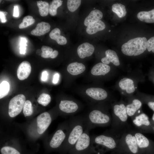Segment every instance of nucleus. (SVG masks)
I'll use <instances>...</instances> for the list:
<instances>
[{"label": "nucleus", "mask_w": 154, "mask_h": 154, "mask_svg": "<svg viewBox=\"0 0 154 154\" xmlns=\"http://www.w3.org/2000/svg\"><path fill=\"white\" fill-rule=\"evenodd\" d=\"M141 105L142 103L139 100L134 99L131 104L127 105L126 107L127 115L129 116H133Z\"/></svg>", "instance_id": "nucleus-24"}, {"label": "nucleus", "mask_w": 154, "mask_h": 154, "mask_svg": "<svg viewBox=\"0 0 154 154\" xmlns=\"http://www.w3.org/2000/svg\"><path fill=\"white\" fill-rule=\"evenodd\" d=\"M51 100L50 96L46 93L41 94L38 98L37 101L38 103L43 106H46L49 104Z\"/></svg>", "instance_id": "nucleus-31"}, {"label": "nucleus", "mask_w": 154, "mask_h": 154, "mask_svg": "<svg viewBox=\"0 0 154 154\" xmlns=\"http://www.w3.org/2000/svg\"><path fill=\"white\" fill-rule=\"evenodd\" d=\"M110 70V66L102 62H100L95 64L91 71L92 74L94 76L105 75Z\"/></svg>", "instance_id": "nucleus-16"}, {"label": "nucleus", "mask_w": 154, "mask_h": 154, "mask_svg": "<svg viewBox=\"0 0 154 154\" xmlns=\"http://www.w3.org/2000/svg\"><path fill=\"white\" fill-rule=\"evenodd\" d=\"M52 118L48 112H43L39 115L37 117V131L39 134L44 133L50 124Z\"/></svg>", "instance_id": "nucleus-8"}, {"label": "nucleus", "mask_w": 154, "mask_h": 154, "mask_svg": "<svg viewBox=\"0 0 154 154\" xmlns=\"http://www.w3.org/2000/svg\"><path fill=\"white\" fill-rule=\"evenodd\" d=\"M105 54L106 56L102 58L101 60L102 63L108 65L111 62L116 66L120 65V63L119 58L115 51L109 49L106 51Z\"/></svg>", "instance_id": "nucleus-13"}, {"label": "nucleus", "mask_w": 154, "mask_h": 154, "mask_svg": "<svg viewBox=\"0 0 154 154\" xmlns=\"http://www.w3.org/2000/svg\"><path fill=\"white\" fill-rule=\"evenodd\" d=\"M23 113L25 117L31 115L33 113L32 104L29 100L25 102L23 108Z\"/></svg>", "instance_id": "nucleus-32"}, {"label": "nucleus", "mask_w": 154, "mask_h": 154, "mask_svg": "<svg viewBox=\"0 0 154 154\" xmlns=\"http://www.w3.org/2000/svg\"><path fill=\"white\" fill-rule=\"evenodd\" d=\"M133 122L138 126H140L142 125L148 126L150 124L148 116L144 113L136 117L135 119L133 120Z\"/></svg>", "instance_id": "nucleus-25"}, {"label": "nucleus", "mask_w": 154, "mask_h": 154, "mask_svg": "<svg viewBox=\"0 0 154 154\" xmlns=\"http://www.w3.org/2000/svg\"><path fill=\"white\" fill-rule=\"evenodd\" d=\"M114 114L122 121L125 122L127 118L126 107L123 104L115 105L113 108Z\"/></svg>", "instance_id": "nucleus-20"}, {"label": "nucleus", "mask_w": 154, "mask_h": 154, "mask_svg": "<svg viewBox=\"0 0 154 154\" xmlns=\"http://www.w3.org/2000/svg\"><path fill=\"white\" fill-rule=\"evenodd\" d=\"M67 71L72 75H77L84 72L86 67L83 64L77 62L70 64L67 67Z\"/></svg>", "instance_id": "nucleus-17"}, {"label": "nucleus", "mask_w": 154, "mask_h": 154, "mask_svg": "<svg viewBox=\"0 0 154 154\" xmlns=\"http://www.w3.org/2000/svg\"></svg>", "instance_id": "nucleus-48"}, {"label": "nucleus", "mask_w": 154, "mask_h": 154, "mask_svg": "<svg viewBox=\"0 0 154 154\" xmlns=\"http://www.w3.org/2000/svg\"><path fill=\"white\" fill-rule=\"evenodd\" d=\"M60 29L56 28L50 32L49 36L51 39L56 41L58 44H65L67 42V40L65 37L60 35Z\"/></svg>", "instance_id": "nucleus-22"}, {"label": "nucleus", "mask_w": 154, "mask_h": 154, "mask_svg": "<svg viewBox=\"0 0 154 154\" xmlns=\"http://www.w3.org/2000/svg\"><path fill=\"white\" fill-rule=\"evenodd\" d=\"M42 52L41 50L40 49H38L36 51V54L39 56L41 55Z\"/></svg>", "instance_id": "nucleus-46"}, {"label": "nucleus", "mask_w": 154, "mask_h": 154, "mask_svg": "<svg viewBox=\"0 0 154 154\" xmlns=\"http://www.w3.org/2000/svg\"><path fill=\"white\" fill-rule=\"evenodd\" d=\"M78 104L73 100H61L59 104L60 110L65 114L70 115L76 112L79 109Z\"/></svg>", "instance_id": "nucleus-9"}, {"label": "nucleus", "mask_w": 154, "mask_h": 154, "mask_svg": "<svg viewBox=\"0 0 154 154\" xmlns=\"http://www.w3.org/2000/svg\"><path fill=\"white\" fill-rule=\"evenodd\" d=\"M58 54V52L57 50H55L52 52L50 58H56Z\"/></svg>", "instance_id": "nucleus-43"}, {"label": "nucleus", "mask_w": 154, "mask_h": 154, "mask_svg": "<svg viewBox=\"0 0 154 154\" xmlns=\"http://www.w3.org/2000/svg\"><path fill=\"white\" fill-rule=\"evenodd\" d=\"M27 40L25 38L23 37L21 38L20 43V46H26L27 45Z\"/></svg>", "instance_id": "nucleus-41"}, {"label": "nucleus", "mask_w": 154, "mask_h": 154, "mask_svg": "<svg viewBox=\"0 0 154 154\" xmlns=\"http://www.w3.org/2000/svg\"><path fill=\"white\" fill-rule=\"evenodd\" d=\"M62 3L61 0H53L52 1L49 6V13L52 16H54L57 14V9L60 6Z\"/></svg>", "instance_id": "nucleus-29"}, {"label": "nucleus", "mask_w": 154, "mask_h": 154, "mask_svg": "<svg viewBox=\"0 0 154 154\" xmlns=\"http://www.w3.org/2000/svg\"><path fill=\"white\" fill-rule=\"evenodd\" d=\"M35 22V20L32 16L28 15L23 18L22 22L19 25V27L20 29L24 28L33 24Z\"/></svg>", "instance_id": "nucleus-33"}, {"label": "nucleus", "mask_w": 154, "mask_h": 154, "mask_svg": "<svg viewBox=\"0 0 154 154\" xmlns=\"http://www.w3.org/2000/svg\"><path fill=\"white\" fill-rule=\"evenodd\" d=\"M118 84L120 88L127 94L132 93L135 90L134 82L130 78H124L119 81Z\"/></svg>", "instance_id": "nucleus-14"}, {"label": "nucleus", "mask_w": 154, "mask_h": 154, "mask_svg": "<svg viewBox=\"0 0 154 154\" xmlns=\"http://www.w3.org/2000/svg\"><path fill=\"white\" fill-rule=\"evenodd\" d=\"M147 104L149 107L154 111V102H149Z\"/></svg>", "instance_id": "nucleus-45"}, {"label": "nucleus", "mask_w": 154, "mask_h": 154, "mask_svg": "<svg viewBox=\"0 0 154 154\" xmlns=\"http://www.w3.org/2000/svg\"><path fill=\"white\" fill-rule=\"evenodd\" d=\"M140 21L147 23H154V9L149 11H141L137 15Z\"/></svg>", "instance_id": "nucleus-21"}, {"label": "nucleus", "mask_w": 154, "mask_h": 154, "mask_svg": "<svg viewBox=\"0 0 154 154\" xmlns=\"http://www.w3.org/2000/svg\"><path fill=\"white\" fill-rule=\"evenodd\" d=\"M106 25L104 22L100 20L92 23L87 27L86 31L89 34H95L104 29Z\"/></svg>", "instance_id": "nucleus-19"}, {"label": "nucleus", "mask_w": 154, "mask_h": 154, "mask_svg": "<svg viewBox=\"0 0 154 154\" xmlns=\"http://www.w3.org/2000/svg\"><path fill=\"white\" fill-rule=\"evenodd\" d=\"M152 118L153 120L154 121V113L153 114V116Z\"/></svg>", "instance_id": "nucleus-47"}, {"label": "nucleus", "mask_w": 154, "mask_h": 154, "mask_svg": "<svg viewBox=\"0 0 154 154\" xmlns=\"http://www.w3.org/2000/svg\"><path fill=\"white\" fill-rule=\"evenodd\" d=\"M103 16V13L100 11L98 9L92 10L85 19L84 24L87 27L92 23L100 20Z\"/></svg>", "instance_id": "nucleus-18"}, {"label": "nucleus", "mask_w": 154, "mask_h": 154, "mask_svg": "<svg viewBox=\"0 0 154 154\" xmlns=\"http://www.w3.org/2000/svg\"><path fill=\"white\" fill-rule=\"evenodd\" d=\"M25 101V97L22 94L17 95L12 98L9 104V116L14 117L19 114L23 109Z\"/></svg>", "instance_id": "nucleus-5"}, {"label": "nucleus", "mask_w": 154, "mask_h": 154, "mask_svg": "<svg viewBox=\"0 0 154 154\" xmlns=\"http://www.w3.org/2000/svg\"><path fill=\"white\" fill-rule=\"evenodd\" d=\"M0 151L1 154H21L15 148L8 146L3 147L1 149Z\"/></svg>", "instance_id": "nucleus-35"}, {"label": "nucleus", "mask_w": 154, "mask_h": 154, "mask_svg": "<svg viewBox=\"0 0 154 154\" xmlns=\"http://www.w3.org/2000/svg\"><path fill=\"white\" fill-rule=\"evenodd\" d=\"M41 50L42 52L41 56V57L44 58L50 57L53 51L52 48L47 46H43L41 48Z\"/></svg>", "instance_id": "nucleus-36"}, {"label": "nucleus", "mask_w": 154, "mask_h": 154, "mask_svg": "<svg viewBox=\"0 0 154 154\" xmlns=\"http://www.w3.org/2000/svg\"><path fill=\"white\" fill-rule=\"evenodd\" d=\"M19 15V8L17 5L14 6L13 16L15 17H18Z\"/></svg>", "instance_id": "nucleus-39"}, {"label": "nucleus", "mask_w": 154, "mask_h": 154, "mask_svg": "<svg viewBox=\"0 0 154 154\" xmlns=\"http://www.w3.org/2000/svg\"><path fill=\"white\" fill-rule=\"evenodd\" d=\"M31 66L30 63L27 61L22 62L19 65L17 70V76L20 80L27 78L31 72Z\"/></svg>", "instance_id": "nucleus-11"}, {"label": "nucleus", "mask_w": 154, "mask_h": 154, "mask_svg": "<svg viewBox=\"0 0 154 154\" xmlns=\"http://www.w3.org/2000/svg\"><path fill=\"white\" fill-rule=\"evenodd\" d=\"M37 2L40 15L42 17L47 15L49 13V3L46 1H37Z\"/></svg>", "instance_id": "nucleus-28"}, {"label": "nucleus", "mask_w": 154, "mask_h": 154, "mask_svg": "<svg viewBox=\"0 0 154 154\" xmlns=\"http://www.w3.org/2000/svg\"><path fill=\"white\" fill-rule=\"evenodd\" d=\"M10 85L7 81H4L0 84V98L7 96L9 91Z\"/></svg>", "instance_id": "nucleus-30"}, {"label": "nucleus", "mask_w": 154, "mask_h": 154, "mask_svg": "<svg viewBox=\"0 0 154 154\" xmlns=\"http://www.w3.org/2000/svg\"><path fill=\"white\" fill-rule=\"evenodd\" d=\"M138 146L140 148H146L149 145L148 139L142 134L137 133L135 134Z\"/></svg>", "instance_id": "nucleus-27"}, {"label": "nucleus", "mask_w": 154, "mask_h": 154, "mask_svg": "<svg viewBox=\"0 0 154 154\" xmlns=\"http://www.w3.org/2000/svg\"><path fill=\"white\" fill-rule=\"evenodd\" d=\"M91 141L93 145H101L110 149H114L116 143L112 137L105 135H93L91 136Z\"/></svg>", "instance_id": "nucleus-7"}, {"label": "nucleus", "mask_w": 154, "mask_h": 154, "mask_svg": "<svg viewBox=\"0 0 154 154\" xmlns=\"http://www.w3.org/2000/svg\"><path fill=\"white\" fill-rule=\"evenodd\" d=\"M69 154H94V150L89 131L85 129L74 146L68 152Z\"/></svg>", "instance_id": "nucleus-4"}, {"label": "nucleus", "mask_w": 154, "mask_h": 154, "mask_svg": "<svg viewBox=\"0 0 154 154\" xmlns=\"http://www.w3.org/2000/svg\"><path fill=\"white\" fill-rule=\"evenodd\" d=\"M48 76V74L47 72L44 71L42 73L41 79L42 81H46L47 79Z\"/></svg>", "instance_id": "nucleus-40"}, {"label": "nucleus", "mask_w": 154, "mask_h": 154, "mask_svg": "<svg viewBox=\"0 0 154 154\" xmlns=\"http://www.w3.org/2000/svg\"><path fill=\"white\" fill-rule=\"evenodd\" d=\"M86 94L92 99L96 100L101 101L106 99L108 93L104 89L98 88H91L86 91Z\"/></svg>", "instance_id": "nucleus-10"}, {"label": "nucleus", "mask_w": 154, "mask_h": 154, "mask_svg": "<svg viewBox=\"0 0 154 154\" xmlns=\"http://www.w3.org/2000/svg\"><path fill=\"white\" fill-rule=\"evenodd\" d=\"M147 39L145 37L132 38L123 44L121 51L128 56H137L143 53L147 48Z\"/></svg>", "instance_id": "nucleus-3"}, {"label": "nucleus", "mask_w": 154, "mask_h": 154, "mask_svg": "<svg viewBox=\"0 0 154 154\" xmlns=\"http://www.w3.org/2000/svg\"><path fill=\"white\" fill-rule=\"evenodd\" d=\"M69 127V121L63 128L59 129L54 133L50 142V147L55 149L59 147L65 141L68 131Z\"/></svg>", "instance_id": "nucleus-6"}, {"label": "nucleus", "mask_w": 154, "mask_h": 154, "mask_svg": "<svg viewBox=\"0 0 154 154\" xmlns=\"http://www.w3.org/2000/svg\"><path fill=\"white\" fill-rule=\"evenodd\" d=\"M59 74L58 73L55 74L54 76L53 80V82L54 84H56L59 80Z\"/></svg>", "instance_id": "nucleus-42"}, {"label": "nucleus", "mask_w": 154, "mask_h": 154, "mask_svg": "<svg viewBox=\"0 0 154 154\" xmlns=\"http://www.w3.org/2000/svg\"><path fill=\"white\" fill-rule=\"evenodd\" d=\"M67 135L63 144L64 153L68 152L75 145L85 129L84 116H77L70 118Z\"/></svg>", "instance_id": "nucleus-1"}, {"label": "nucleus", "mask_w": 154, "mask_h": 154, "mask_svg": "<svg viewBox=\"0 0 154 154\" xmlns=\"http://www.w3.org/2000/svg\"><path fill=\"white\" fill-rule=\"evenodd\" d=\"M94 47L88 42H84L80 45L77 49L78 54L81 58L90 56L93 53Z\"/></svg>", "instance_id": "nucleus-12"}, {"label": "nucleus", "mask_w": 154, "mask_h": 154, "mask_svg": "<svg viewBox=\"0 0 154 154\" xmlns=\"http://www.w3.org/2000/svg\"><path fill=\"white\" fill-rule=\"evenodd\" d=\"M112 10L119 18L123 17L127 13L125 6L121 3L113 4L112 6Z\"/></svg>", "instance_id": "nucleus-26"}, {"label": "nucleus", "mask_w": 154, "mask_h": 154, "mask_svg": "<svg viewBox=\"0 0 154 154\" xmlns=\"http://www.w3.org/2000/svg\"><path fill=\"white\" fill-rule=\"evenodd\" d=\"M80 0H68L67 1V7L69 10L73 12L78 9L81 3Z\"/></svg>", "instance_id": "nucleus-34"}, {"label": "nucleus", "mask_w": 154, "mask_h": 154, "mask_svg": "<svg viewBox=\"0 0 154 154\" xmlns=\"http://www.w3.org/2000/svg\"><path fill=\"white\" fill-rule=\"evenodd\" d=\"M84 117L85 129L89 131L98 126L106 125L110 121L108 114L96 109L90 111Z\"/></svg>", "instance_id": "nucleus-2"}, {"label": "nucleus", "mask_w": 154, "mask_h": 154, "mask_svg": "<svg viewBox=\"0 0 154 154\" xmlns=\"http://www.w3.org/2000/svg\"><path fill=\"white\" fill-rule=\"evenodd\" d=\"M147 48L149 52L154 53V37L150 38L147 42Z\"/></svg>", "instance_id": "nucleus-37"}, {"label": "nucleus", "mask_w": 154, "mask_h": 154, "mask_svg": "<svg viewBox=\"0 0 154 154\" xmlns=\"http://www.w3.org/2000/svg\"><path fill=\"white\" fill-rule=\"evenodd\" d=\"M7 14L6 12L2 11H0V18L1 22L2 23H5L7 21L6 15Z\"/></svg>", "instance_id": "nucleus-38"}, {"label": "nucleus", "mask_w": 154, "mask_h": 154, "mask_svg": "<svg viewBox=\"0 0 154 154\" xmlns=\"http://www.w3.org/2000/svg\"><path fill=\"white\" fill-rule=\"evenodd\" d=\"M50 26L49 23L44 22L38 23L36 28L31 32V34L36 36L43 35L50 30Z\"/></svg>", "instance_id": "nucleus-15"}, {"label": "nucleus", "mask_w": 154, "mask_h": 154, "mask_svg": "<svg viewBox=\"0 0 154 154\" xmlns=\"http://www.w3.org/2000/svg\"><path fill=\"white\" fill-rule=\"evenodd\" d=\"M125 142L130 151L133 153L138 151V145L136 137L131 134H127L125 138Z\"/></svg>", "instance_id": "nucleus-23"}, {"label": "nucleus", "mask_w": 154, "mask_h": 154, "mask_svg": "<svg viewBox=\"0 0 154 154\" xmlns=\"http://www.w3.org/2000/svg\"><path fill=\"white\" fill-rule=\"evenodd\" d=\"M20 52L21 54H25L26 52V46H20L19 48Z\"/></svg>", "instance_id": "nucleus-44"}]
</instances>
